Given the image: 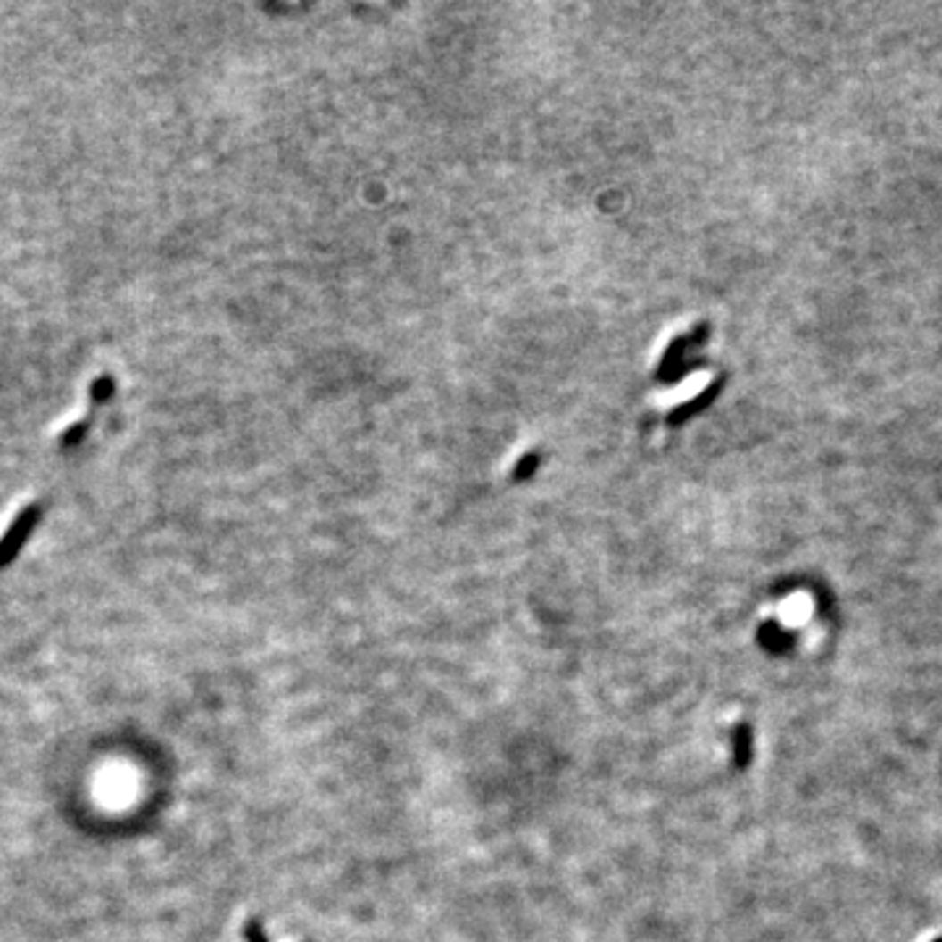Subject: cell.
Returning a JSON list of instances; mask_svg holds the SVG:
<instances>
[{"label":"cell","instance_id":"obj_3","mask_svg":"<svg viewBox=\"0 0 942 942\" xmlns=\"http://www.w3.org/2000/svg\"><path fill=\"white\" fill-rule=\"evenodd\" d=\"M111 392H113V380H111L108 375H103V377H97L95 385H92V401H95V403H103V401L111 398Z\"/></svg>","mask_w":942,"mask_h":942},{"label":"cell","instance_id":"obj_1","mask_svg":"<svg viewBox=\"0 0 942 942\" xmlns=\"http://www.w3.org/2000/svg\"><path fill=\"white\" fill-rule=\"evenodd\" d=\"M37 506H29V508H24L16 516V521L11 524V529H8L5 537L0 540V566H5V563L19 552L21 542L27 540V534L32 532V526H35V521H37Z\"/></svg>","mask_w":942,"mask_h":942},{"label":"cell","instance_id":"obj_4","mask_svg":"<svg viewBox=\"0 0 942 942\" xmlns=\"http://www.w3.org/2000/svg\"><path fill=\"white\" fill-rule=\"evenodd\" d=\"M87 430H89V425H87V422H78L71 430H66L61 434V442H63V445H74V442H78L81 434H87Z\"/></svg>","mask_w":942,"mask_h":942},{"label":"cell","instance_id":"obj_2","mask_svg":"<svg viewBox=\"0 0 942 942\" xmlns=\"http://www.w3.org/2000/svg\"><path fill=\"white\" fill-rule=\"evenodd\" d=\"M812 618V599L806 594H793L781 605V621L785 626L798 628Z\"/></svg>","mask_w":942,"mask_h":942}]
</instances>
